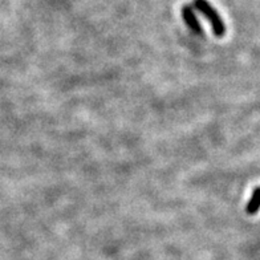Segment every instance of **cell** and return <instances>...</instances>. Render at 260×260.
Returning <instances> with one entry per match:
<instances>
[{"label": "cell", "mask_w": 260, "mask_h": 260, "mask_svg": "<svg viewBox=\"0 0 260 260\" xmlns=\"http://www.w3.org/2000/svg\"><path fill=\"white\" fill-rule=\"evenodd\" d=\"M181 14H182V19L185 20L186 25H187L192 32L198 35H202L203 34V29H202V25L199 23V20L197 19V15L194 12V7H192L191 4H186L183 6L181 10Z\"/></svg>", "instance_id": "obj_2"}, {"label": "cell", "mask_w": 260, "mask_h": 260, "mask_svg": "<svg viewBox=\"0 0 260 260\" xmlns=\"http://www.w3.org/2000/svg\"><path fill=\"white\" fill-rule=\"evenodd\" d=\"M191 6L195 10H198L202 14V16H205L210 21L212 32H214L216 38H223L226 35V24L222 20L219 12L212 7L210 2H207V0H194Z\"/></svg>", "instance_id": "obj_1"}]
</instances>
